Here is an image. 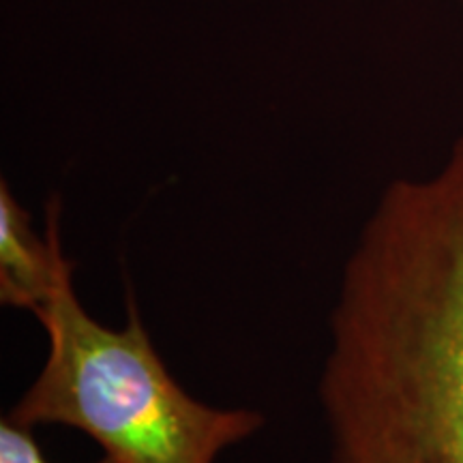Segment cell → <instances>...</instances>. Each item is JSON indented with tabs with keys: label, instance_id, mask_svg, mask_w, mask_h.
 <instances>
[{
	"label": "cell",
	"instance_id": "obj_1",
	"mask_svg": "<svg viewBox=\"0 0 463 463\" xmlns=\"http://www.w3.org/2000/svg\"><path fill=\"white\" fill-rule=\"evenodd\" d=\"M326 463H463V127L382 189L341 269L317 378Z\"/></svg>",
	"mask_w": 463,
	"mask_h": 463
},
{
	"label": "cell",
	"instance_id": "obj_2",
	"mask_svg": "<svg viewBox=\"0 0 463 463\" xmlns=\"http://www.w3.org/2000/svg\"><path fill=\"white\" fill-rule=\"evenodd\" d=\"M125 307L123 326L95 320L69 264L37 316L48 354L9 419L28 430L58 425L84 433L116 463H217L262 431L260 410L219 408L189 395L159 356L131 289Z\"/></svg>",
	"mask_w": 463,
	"mask_h": 463
},
{
	"label": "cell",
	"instance_id": "obj_4",
	"mask_svg": "<svg viewBox=\"0 0 463 463\" xmlns=\"http://www.w3.org/2000/svg\"><path fill=\"white\" fill-rule=\"evenodd\" d=\"M34 430L17 425L3 416L0 420V463H52L43 449L39 447L37 438H34ZM90 463H116L109 457L101 455L97 461Z\"/></svg>",
	"mask_w": 463,
	"mask_h": 463
},
{
	"label": "cell",
	"instance_id": "obj_5",
	"mask_svg": "<svg viewBox=\"0 0 463 463\" xmlns=\"http://www.w3.org/2000/svg\"><path fill=\"white\" fill-rule=\"evenodd\" d=\"M459 3H461V5H463V0H459Z\"/></svg>",
	"mask_w": 463,
	"mask_h": 463
},
{
	"label": "cell",
	"instance_id": "obj_3",
	"mask_svg": "<svg viewBox=\"0 0 463 463\" xmlns=\"http://www.w3.org/2000/svg\"><path fill=\"white\" fill-rule=\"evenodd\" d=\"M71 260L62 247V206L50 198L43 234L34 230L31 213L0 181V303L37 317L54 298Z\"/></svg>",
	"mask_w": 463,
	"mask_h": 463
}]
</instances>
